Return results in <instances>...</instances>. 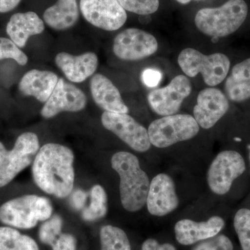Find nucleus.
<instances>
[{"instance_id": "f257e3e1", "label": "nucleus", "mask_w": 250, "mask_h": 250, "mask_svg": "<svg viewBox=\"0 0 250 250\" xmlns=\"http://www.w3.org/2000/svg\"><path fill=\"white\" fill-rule=\"evenodd\" d=\"M75 156L70 148L47 143L39 149L32 166L34 182L46 193L59 198L69 196L73 190Z\"/></svg>"}, {"instance_id": "f03ea898", "label": "nucleus", "mask_w": 250, "mask_h": 250, "mask_svg": "<svg viewBox=\"0 0 250 250\" xmlns=\"http://www.w3.org/2000/svg\"><path fill=\"white\" fill-rule=\"evenodd\" d=\"M111 166L121 179L120 193L125 210L139 211L146 205L149 177L141 169L138 158L127 152H118L111 158Z\"/></svg>"}, {"instance_id": "7ed1b4c3", "label": "nucleus", "mask_w": 250, "mask_h": 250, "mask_svg": "<svg viewBox=\"0 0 250 250\" xmlns=\"http://www.w3.org/2000/svg\"><path fill=\"white\" fill-rule=\"evenodd\" d=\"M248 13L244 0H229L220 7L199 10L195 18V25L206 35L225 37L241 27Z\"/></svg>"}, {"instance_id": "20e7f679", "label": "nucleus", "mask_w": 250, "mask_h": 250, "mask_svg": "<svg viewBox=\"0 0 250 250\" xmlns=\"http://www.w3.org/2000/svg\"><path fill=\"white\" fill-rule=\"evenodd\" d=\"M52 211V204L46 197L24 195L0 207V221L14 228L28 229L34 228L39 221L48 220Z\"/></svg>"}, {"instance_id": "39448f33", "label": "nucleus", "mask_w": 250, "mask_h": 250, "mask_svg": "<svg viewBox=\"0 0 250 250\" xmlns=\"http://www.w3.org/2000/svg\"><path fill=\"white\" fill-rule=\"evenodd\" d=\"M178 64L187 77H195L201 73L208 86L220 84L228 76L230 61L225 54L205 55L197 49H184L178 57Z\"/></svg>"}, {"instance_id": "423d86ee", "label": "nucleus", "mask_w": 250, "mask_h": 250, "mask_svg": "<svg viewBox=\"0 0 250 250\" xmlns=\"http://www.w3.org/2000/svg\"><path fill=\"white\" fill-rule=\"evenodd\" d=\"M147 131L152 146L166 148L192 139L200 131V126L190 115L174 114L153 121Z\"/></svg>"}, {"instance_id": "0eeeda50", "label": "nucleus", "mask_w": 250, "mask_h": 250, "mask_svg": "<svg viewBox=\"0 0 250 250\" xmlns=\"http://www.w3.org/2000/svg\"><path fill=\"white\" fill-rule=\"evenodd\" d=\"M39 150V138L32 132L21 134L11 150L0 142V188L7 185L30 165Z\"/></svg>"}, {"instance_id": "6e6552de", "label": "nucleus", "mask_w": 250, "mask_h": 250, "mask_svg": "<svg viewBox=\"0 0 250 250\" xmlns=\"http://www.w3.org/2000/svg\"><path fill=\"white\" fill-rule=\"evenodd\" d=\"M246 171V161L241 153L233 149L222 151L212 161L207 172L208 187L215 195H227Z\"/></svg>"}, {"instance_id": "1a4fd4ad", "label": "nucleus", "mask_w": 250, "mask_h": 250, "mask_svg": "<svg viewBox=\"0 0 250 250\" xmlns=\"http://www.w3.org/2000/svg\"><path fill=\"white\" fill-rule=\"evenodd\" d=\"M101 121L105 129L116 134L136 152H147L151 147L147 130L128 113L104 111Z\"/></svg>"}, {"instance_id": "9d476101", "label": "nucleus", "mask_w": 250, "mask_h": 250, "mask_svg": "<svg viewBox=\"0 0 250 250\" xmlns=\"http://www.w3.org/2000/svg\"><path fill=\"white\" fill-rule=\"evenodd\" d=\"M158 49L156 38L147 31L129 28L119 33L113 42L115 55L121 60L139 61L150 57Z\"/></svg>"}, {"instance_id": "9b49d317", "label": "nucleus", "mask_w": 250, "mask_h": 250, "mask_svg": "<svg viewBox=\"0 0 250 250\" xmlns=\"http://www.w3.org/2000/svg\"><path fill=\"white\" fill-rule=\"evenodd\" d=\"M80 10L90 24L105 31L118 30L127 20L118 0H80Z\"/></svg>"}, {"instance_id": "f8f14e48", "label": "nucleus", "mask_w": 250, "mask_h": 250, "mask_svg": "<svg viewBox=\"0 0 250 250\" xmlns=\"http://www.w3.org/2000/svg\"><path fill=\"white\" fill-rule=\"evenodd\" d=\"M191 90L189 79L185 75H179L174 77L167 86L156 88L149 93L147 101L149 107L159 116L176 114Z\"/></svg>"}, {"instance_id": "ddd939ff", "label": "nucleus", "mask_w": 250, "mask_h": 250, "mask_svg": "<svg viewBox=\"0 0 250 250\" xmlns=\"http://www.w3.org/2000/svg\"><path fill=\"white\" fill-rule=\"evenodd\" d=\"M84 93L64 79H59L53 93L41 109V116L46 119L53 118L62 112H78L86 106Z\"/></svg>"}, {"instance_id": "4468645a", "label": "nucleus", "mask_w": 250, "mask_h": 250, "mask_svg": "<svg viewBox=\"0 0 250 250\" xmlns=\"http://www.w3.org/2000/svg\"><path fill=\"white\" fill-rule=\"evenodd\" d=\"M146 205L149 213L154 216H164L177 209L179 197L173 179L168 174L160 173L152 179Z\"/></svg>"}, {"instance_id": "2eb2a0df", "label": "nucleus", "mask_w": 250, "mask_h": 250, "mask_svg": "<svg viewBox=\"0 0 250 250\" xmlns=\"http://www.w3.org/2000/svg\"><path fill=\"white\" fill-rule=\"evenodd\" d=\"M228 98L221 91L215 88H207L201 90L194 106L193 114L199 126L208 129L213 126L229 111Z\"/></svg>"}, {"instance_id": "dca6fc26", "label": "nucleus", "mask_w": 250, "mask_h": 250, "mask_svg": "<svg viewBox=\"0 0 250 250\" xmlns=\"http://www.w3.org/2000/svg\"><path fill=\"white\" fill-rule=\"evenodd\" d=\"M225 225V220L218 215L204 222L182 219L174 226L176 240L181 245L190 246L217 236Z\"/></svg>"}, {"instance_id": "f3484780", "label": "nucleus", "mask_w": 250, "mask_h": 250, "mask_svg": "<svg viewBox=\"0 0 250 250\" xmlns=\"http://www.w3.org/2000/svg\"><path fill=\"white\" fill-rule=\"evenodd\" d=\"M55 62L67 80L81 83L96 71L98 57L94 52H85L78 56L61 52L56 57Z\"/></svg>"}, {"instance_id": "a211bd4d", "label": "nucleus", "mask_w": 250, "mask_h": 250, "mask_svg": "<svg viewBox=\"0 0 250 250\" xmlns=\"http://www.w3.org/2000/svg\"><path fill=\"white\" fill-rule=\"evenodd\" d=\"M90 91L95 104L106 112L128 113L121 93L111 80L102 74H95L90 82Z\"/></svg>"}, {"instance_id": "6ab92c4d", "label": "nucleus", "mask_w": 250, "mask_h": 250, "mask_svg": "<svg viewBox=\"0 0 250 250\" xmlns=\"http://www.w3.org/2000/svg\"><path fill=\"white\" fill-rule=\"evenodd\" d=\"M45 30L43 21L36 13H18L10 18L6 33L19 48H23L29 37L42 34Z\"/></svg>"}, {"instance_id": "aec40b11", "label": "nucleus", "mask_w": 250, "mask_h": 250, "mask_svg": "<svg viewBox=\"0 0 250 250\" xmlns=\"http://www.w3.org/2000/svg\"><path fill=\"white\" fill-rule=\"evenodd\" d=\"M59 77L54 72L31 70L20 82L19 90L25 96H32L40 103H45L53 93Z\"/></svg>"}, {"instance_id": "412c9836", "label": "nucleus", "mask_w": 250, "mask_h": 250, "mask_svg": "<svg viewBox=\"0 0 250 250\" xmlns=\"http://www.w3.org/2000/svg\"><path fill=\"white\" fill-rule=\"evenodd\" d=\"M79 16L77 0H58L55 4L45 10L43 19L52 29L63 31L75 25Z\"/></svg>"}, {"instance_id": "4be33fe9", "label": "nucleus", "mask_w": 250, "mask_h": 250, "mask_svg": "<svg viewBox=\"0 0 250 250\" xmlns=\"http://www.w3.org/2000/svg\"><path fill=\"white\" fill-rule=\"evenodd\" d=\"M227 98L235 103L250 98V59L234 65L225 85Z\"/></svg>"}, {"instance_id": "5701e85b", "label": "nucleus", "mask_w": 250, "mask_h": 250, "mask_svg": "<svg viewBox=\"0 0 250 250\" xmlns=\"http://www.w3.org/2000/svg\"><path fill=\"white\" fill-rule=\"evenodd\" d=\"M0 250H39L31 237L21 234L16 229L0 227Z\"/></svg>"}, {"instance_id": "b1692460", "label": "nucleus", "mask_w": 250, "mask_h": 250, "mask_svg": "<svg viewBox=\"0 0 250 250\" xmlns=\"http://www.w3.org/2000/svg\"><path fill=\"white\" fill-rule=\"evenodd\" d=\"M90 203L82 213V218L86 221H93L104 217L107 213V195L103 187L95 185L90 192Z\"/></svg>"}, {"instance_id": "393cba45", "label": "nucleus", "mask_w": 250, "mask_h": 250, "mask_svg": "<svg viewBox=\"0 0 250 250\" xmlns=\"http://www.w3.org/2000/svg\"><path fill=\"white\" fill-rule=\"evenodd\" d=\"M102 250H131L126 233L117 227L106 225L100 231Z\"/></svg>"}, {"instance_id": "a878e982", "label": "nucleus", "mask_w": 250, "mask_h": 250, "mask_svg": "<svg viewBox=\"0 0 250 250\" xmlns=\"http://www.w3.org/2000/svg\"><path fill=\"white\" fill-rule=\"evenodd\" d=\"M233 227L242 250H250V208L242 207L233 217Z\"/></svg>"}, {"instance_id": "bb28decb", "label": "nucleus", "mask_w": 250, "mask_h": 250, "mask_svg": "<svg viewBox=\"0 0 250 250\" xmlns=\"http://www.w3.org/2000/svg\"><path fill=\"white\" fill-rule=\"evenodd\" d=\"M62 220L60 216L55 215L51 217L41 225L39 233L41 241L52 246L62 234Z\"/></svg>"}, {"instance_id": "cd10ccee", "label": "nucleus", "mask_w": 250, "mask_h": 250, "mask_svg": "<svg viewBox=\"0 0 250 250\" xmlns=\"http://www.w3.org/2000/svg\"><path fill=\"white\" fill-rule=\"evenodd\" d=\"M125 11L143 16L156 12L159 8V0H118Z\"/></svg>"}, {"instance_id": "c85d7f7f", "label": "nucleus", "mask_w": 250, "mask_h": 250, "mask_svg": "<svg viewBox=\"0 0 250 250\" xmlns=\"http://www.w3.org/2000/svg\"><path fill=\"white\" fill-rule=\"evenodd\" d=\"M14 59L19 65H25L28 57L11 39L0 38V60Z\"/></svg>"}, {"instance_id": "c756f323", "label": "nucleus", "mask_w": 250, "mask_h": 250, "mask_svg": "<svg viewBox=\"0 0 250 250\" xmlns=\"http://www.w3.org/2000/svg\"><path fill=\"white\" fill-rule=\"evenodd\" d=\"M192 250H233V246L228 236L218 234L199 243Z\"/></svg>"}, {"instance_id": "7c9ffc66", "label": "nucleus", "mask_w": 250, "mask_h": 250, "mask_svg": "<svg viewBox=\"0 0 250 250\" xmlns=\"http://www.w3.org/2000/svg\"><path fill=\"white\" fill-rule=\"evenodd\" d=\"M77 241L68 233H62L52 246V250H76Z\"/></svg>"}, {"instance_id": "2f4dec72", "label": "nucleus", "mask_w": 250, "mask_h": 250, "mask_svg": "<svg viewBox=\"0 0 250 250\" xmlns=\"http://www.w3.org/2000/svg\"><path fill=\"white\" fill-rule=\"evenodd\" d=\"M161 73L154 69H147L143 72L142 79L143 83L149 88H154L159 84L161 80Z\"/></svg>"}, {"instance_id": "473e14b6", "label": "nucleus", "mask_w": 250, "mask_h": 250, "mask_svg": "<svg viewBox=\"0 0 250 250\" xmlns=\"http://www.w3.org/2000/svg\"><path fill=\"white\" fill-rule=\"evenodd\" d=\"M142 250H177L170 243L160 244L155 239L149 238L143 243Z\"/></svg>"}, {"instance_id": "72a5a7b5", "label": "nucleus", "mask_w": 250, "mask_h": 250, "mask_svg": "<svg viewBox=\"0 0 250 250\" xmlns=\"http://www.w3.org/2000/svg\"><path fill=\"white\" fill-rule=\"evenodd\" d=\"M87 197H88V194L83 190H75L72 194L71 198H70L72 207L76 210L82 209L84 207Z\"/></svg>"}, {"instance_id": "f704fd0d", "label": "nucleus", "mask_w": 250, "mask_h": 250, "mask_svg": "<svg viewBox=\"0 0 250 250\" xmlns=\"http://www.w3.org/2000/svg\"><path fill=\"white\" fill-rule=\"evenodd\" d=\"M21 1V0H0V14L12 11Z\"/></svg>"}, {"instance_id": "c9c22d12", "label": "nucleus", "mask_w": 250, "mask_h": 250, "mask_svg": "<svg viewBox=\"0 0 250 250\" xmlns=\"http://www.w3.org/2000/svg\"><path fill=\"white\" fill-rule=\"evenodd\" d=\"M139 19L140 22L142 23V24H147L148 22L151 21V17L149 15H143V16H140Z\"/></svg>"}, {"instance_id": "e433bc0d", "label": "nucleus", "mask_w": 250, "mask_h": 250, "mask_svg": "<svg viewBox=\"0 0 250 250\" xmlns=\"http://www.w3.org/2000/svg\"><path fill=\"white\" fill-rule=\"evenodd\" d=\"M175 1H177V2L180 3V4H188L191 0H175Z\"/></svg>"}, {"instance_id": "4c0bfd02", "label": "nucleus", "mask_w": 250, "mask_h": 250, "mask_svg": "<svg viewBox=\"0 0 250 250\" xmlns=\"http://www.w3.org/2000/svg\"><path fill=\"white\" fill-rule=\"evenodd\" d=\"M249 162H250V146L249 147Z\"/></svg>"}]
</instances>
